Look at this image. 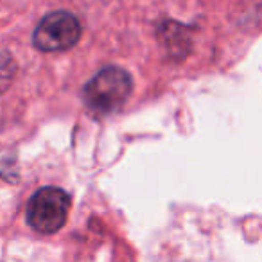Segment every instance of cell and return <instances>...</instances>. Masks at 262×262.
Returning a JSON list of instances; mask_svg holds the SVG:
<instances>
[{"label":"cell","instance_id":"obj_1","mask_svg":"<svg viewBox=\"0 0 262 262\" xmlns=\"http://www.w3.org/2000/svg\"><path fill=\"white\" fill-rule=\"evenodd\" d=\"M133 90L131 76L120 67H106L84 86L83 97L92 112L110 113L119 110Z\"/></svg>","mask_w":262,"mask_h":262},{"label":"cell","instance_id":"obj_3","mask_svg":"<svg viewBox=\"0 0 262 262\" xmlns=\"http://www.w3.org/2000/svg\"><path fill=\"white\" fill-rule=\"evenodd\" d=\"M81 38V24L69 11H54L40 22L33 34V43L41 52L72 49Z\"/></svg>","mask_w":262,"mask_h":262},{"label":"cell","instance_id":"obj_4","mask_svg":"<svg viewBox=\"0 0 262 262\" xmlns=\"http://www.w3.org/2000/svg\"><path fill=\"white\" fill-rule=\"evenodd\" d=\"M9 65H13V59H8V61L0 63V94H2V92H6L8 84L11 83V79H13V72H15V67H11V69L8 70Z\"/></svg>","mask_w":262,"mask_h":262},{"label":"cell","instance_id":"obj_2","mask_svg":"<svg viewBox=\"0 0 262 262\" xmlns=\"http://www.w3.org/2000/svg\"><path fill=\"white\" fill-rule=\"evenodd\" d=\"M70 212V196L58 187L36 190L27 205V223L38 233H56L67 223Z\"/></svg>","mask_w":262,"mask_h":262}]
</instances>
